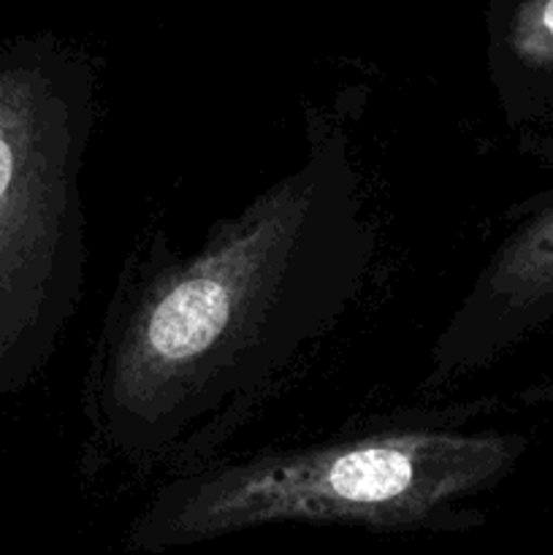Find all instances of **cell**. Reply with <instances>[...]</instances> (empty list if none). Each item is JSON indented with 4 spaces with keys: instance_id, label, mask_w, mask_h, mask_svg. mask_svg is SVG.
<instances>
[{
    "instance_id": "obj_3",
    "label": "cell",
    "mask_w": 553,
    "mask_h": 555,
    "mask_svg": "<svg viewBox=\"0 0 553 555\" xmlns=\"http://www.w3.org/2000/svg\"><path fill=\"white\" fill-rule=\"evenodd\" d=\"M535 11H537V20L542 22V27H545V30L553 36V0L551 3L535 5Z\"/></svg>"
},
{
    "instance_id": "obj_2",
    "label": "cell",
    "mask_w": 553,
    "mask_h": 555,
    "mask_svg": "<svg viewBox=\"0 0 553 555\" xmlns=\"http://www.w3.org/2000/svg\"><path fill=\"white\" fill-rule=\"evenodd\" d=\"M507 459L502 437L461 428V406L401 415L157 482L125 547L168 553L266 526L455 534L480 520L475 499Z\"/></svg>"
},
{
    "instance_id": "obj_1",
    "label": "cell",
    "mask_w": 553,
    "mask_h": 555,
    "mask_svg": "<svg viewBox=\"0 0 553 555\" xmlns=\"http://www.w3.org/2000/svg\"><path fill=\"white\" fill-rule=\"evenodd\" d=\"M374 258L350 130L307 108L291 171L190 253L155 233L125 260L85 383L92 472L173 480L217 461L350 312Z\"/></svg>"
}]
</instances>
